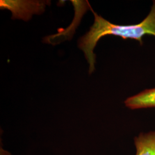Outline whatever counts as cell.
I'll list each match as a JSON object with an SVG mask.
<instances>
[{"label": "cell", "mask_w": 155, "mask_h": 155, "mask_svg": "<svg viewBox=\"0 0 155 155\" xmlns=\"http://www.w3.org/2000/svg\"><path fill=\"white\" fill-rule=\"evenodd\" d=\"M136 155H155V132L141 133L135 137Z\"/></svg>", "instance_id": "obj_4"}, {"label": "cell", "mask_w": 155, "mask_h": 155, "mask_svg": "<svg viewBox=\"0 0 155 155\" xmlns=\"http://www.w3.org/2000/svg\"><path fill=\"white\" fill-rule=\"evenodd\" d=\"M94 16L93 25L78 41V47L82 50L89 63V74L95 70V55L94 50L100 39L106 35L120 36L123 39H134L143 45V37L145 35L155 36V1L149 15L138 24L120 25L112 24L99 16L91 8Z\"/></svg>", "instance_id": "obj_1"}, {"label": "cell", "mask_w": 155, "mask_h": 155, "mask_svg": "<svg viewBox=\"0 0 155 155\" xmlns=\"http://www.w3.org/2000/svg\"><path fill=\"white\" fill-rule=\"evenodd\" d=\"M50 1H14L1 0V9H8L12 13V18L28 21L32 16L39 15L45 11Z\"/></svg>", "instance_id": "obj_2"}, {"label": "cell", "mask_w": 155, "mask_h": 155, "mask_svg": "<svg viewBox=\"0 0 155 155\" xmlns=\"http://www.w3.org/2000/svg\"><path fill=\"white\" fill-rule=\"evenodd\" d=\"M125 104L131 109L155 107V88L145 90L128 98L125 100Z\"/></svg>", "instance_id": "obj_3"}]
</instances>
